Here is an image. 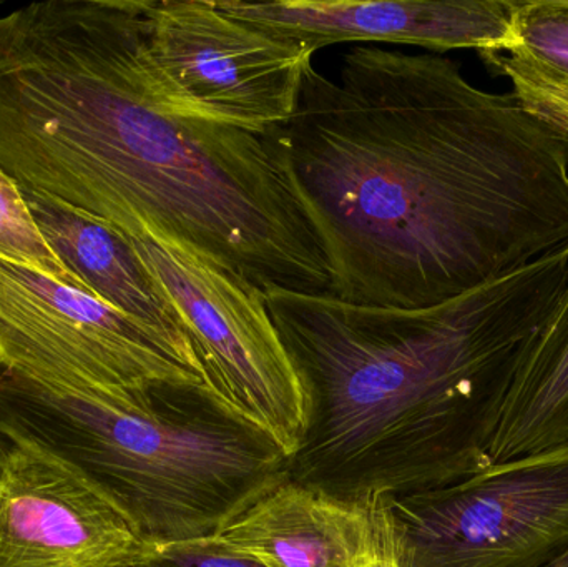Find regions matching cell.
Wrapping results in <instances>:
<instances>
[{"label": "cell", "instance_id": "1", "mask_svg": "<svg viewBox=\"0 0 568 567\" xmlns=\"http://www.w3.org/2000/svg\"><path fill=\"white\" fill-rule=\"evenodd\" d=\"M283 142L344 302L437 305L568 242L566 146L440 53L356 45L336 80L311 62Z\"/></svg>", "mask_w": 568, "mask_h": 567}, {"label": "cell", "instance_id": "2", "mask_svg": "<svg viewBox=\"0 0 568 567\" xmlns=\"http://www.w3.org/2000/svg\"><path fill=\"white\" fill-rule=\"evenodd\" d=\"M145 0H47L0 16V170L26 195L172 243L260 288L327 293L283 126L166 109L143 59Z\"/></svg>", "mask_w": 568, "mask_h": 567}, {"label": "cell", "instance_id": "3", "mask_svg": "<svg viewBox=\"0 0 568 567\" xmlns=\"http://www.w3.org/2000/svg\"><path fill=\"white\" fill-rule=\"evenodd\" d=\"M567 282L568 242L424 308L263 290L306 396L287 479L359 499L443 488L493 466L527 343Z\"/></svg>", "mask_w": 568, "mask_h": 567}, {"label": "cell", "instance_id": "4", "mask_svg": "<svg viewBox=\"0 0 568 567\" xmlns=\"http://www.w3.org/2000/svg\"><path fill=\"white\" fill-rule=\"evenodd\" d=\"M0 425L82 473L146 545L219 535L290 455L206 385L65 392L0 368Z\"/></svg>", "mask_w": 568, "mask_h": 567}, {"label": "cell", "instance_id": "5", "mask_svg": "<svg viewBox=\"0 0 568 567\" xmlns=\"http://www.w3.org/2000/svg\"><path fill=\"white\" fill-rule=\"evenodd\" d=\"M400 567H546L568 551V443L387 496Z\"/></svg>", "mask_w": 568, "mask_h": 567}, {"label": "cell", "instance_id": "6", "mask_svg": "<svg viewBox=\"0 0 568 567\" xmlns=\"http://www.w3.org/2000/svg\"><path fill=\"white\" fill-rule=\"evenodd\" d=\"M314 50L235 19L216 0H145L143 59L176 115L250 132L293 115Z\"/></svg>", "mask_w": 568, "mask_h": 567}, {"label": "cell", "instance_id": "7", "mask_svg": "<svg viewBox=\"0 0 568 567\" xmlns=\"http://www.w3.org/2000/svg\"><path fill=\"white\" fill-rule=\"evenodd\" d=\"M192 340L206 386L291 456L304 438L306 396L265 292L182 246L130 239Z\"/></svg>", "mask_w": 568, "mask_h": 567}, {"label": "cell", "instance_id": "8", "mask_svg": "<svg viewBox=\"0 0 568 567\" xmlns=\"http://www.w3.org/2000/svg\"><path fill=\"white\" fill-rule=\"evenodd\" d=\"M0 368L65 392L206 385L162 333L99 296L0 260Z\"/></svg>", "mask_w": 568, "mask_h": 567}, {"label": "cell", "instance_id": "9", "mask_svg": "<svg viewBox=\"0 0 568 567\" xmlns=\"http://www.w3.org/2000/svg\"><path fill=\"white\" fill-rule=\"evenodd\" d=\"M145 546L82 473L0 425V567H129Z\"/></svg>", "mask_w": 568, "mask_h": 567}, {"label": "cell", "instance_id": "10", "mask_svg": "<svg viewBox=\"0 0 568 567\" xmlns=\"http://www.w3.org/2000/svg\"><path fill=\"white\" fill-rule=\"evenodd\" d=\"M223 12L314 52L344 42L503 52L517 40L520 2L510 0H216Z\"/></svg>", "mask_w": 568, "mask_h": 567}, {"label": "cell", "instance_id": "11", "mask_svg": "<svg viewBox=\"0 0 568 567\" xmlns=\"http://www.w3.org/2000/svg\"><path fill=\"white\" fill-rule=\"evenodd\" d=\"M386 499L339 498L286 478L215 538L272 567H359L383 545Z\"/></svg>", "mask_w": 568, "mask_h": 567}, {"label": "cell", "instance_id": "12", "mask_svg": "<svg viewBox=\"0 0 568 567\" xmlns=\"http://www.w3.org/2000/svg\"><path fill=\"white\" fill-rule=\"evenodd\" d=\"M23 196L47 242L90 293L172 340L205 376L179 312L150 276L129 236L72 210Z\"/></svg>", "mask_w": 568, "mask_h": 567}, {"label": "cell", "instance_id": "13", "mask_svg": "<svg viewBox=\"0 0 568 567\" xmlns=\"http://www.w3.org/2000/svg\"><path fill=\"white\" fill-rule=\"evenodd\" d=\"M567 443L568 282L527 343L490 456L507 462Z\"/></svg>", "mask_w": 568, "mask_h": 567}, {"label": "cell", "instance_id": "14", "mask_svg": "<svg viewBox=\"0 0 568 567\" xmlns=\"http://www.w3.org/2000/svg\"><path fill=\"white\" fill-rule=\"evenodd\" d=\"M480 55L510 80L519 105L568 150V0L520 2L514 45Z\"/></svg>", "mask_w": 568, "mask_h": 567}, {"label": "cell", "instance_id": "15", "mask_svg": "<svg viewBox=\"0 0 568 567\" xmlns=\"http://www.w3.org/2000/svg\"><path fill=\"white\" fill-rule=\"evenodd\" d=\"M0 260L90 293L40 232L22 190L0 170ZM93 295V293H90Z\"/></svg>", "mask_w": 568, "mask_h": 567}, {"label": "cell", "instance_id": "16", "mask_svg": "<svg viewBox=\"0 0 568 567\" xmlns=\"http://www.w3.org/2000/svg\"><path fill=\"white\" fill-rule=\"evenodd\" d=\"M129 567H272L262 559L222 545L215 536L146 545Z\"/></svg>", "mask_w": 568, "mask_h": 567}, {"label": "cell", "instance_id": "17", "mask_svg": "<svg viewBox=\"0 0 568 567\" xmlns=\"http://www.w3.org/2000/svg\"><path fill=\"white\" fill-rule=\"evenodd\" d=\"M359 567H400L394 555L393 543L389 536V519H387V502H386V533H384L383 545L377 549L373 558L367 559Z\"/></svg>", "mask_w": 568, "mask_h": 567}, {"label": "cell", "instance_id": "18", "mask_svg": "<svg viewBox=\"0 0 568 567\" xmlns=\"http://www.w3.org/2000/svg\"><path fill=\"white\" fill-rule=\"evenodd\" d=\"M546 567H568V551L566 555L560 556L559 559H556V561L550 563V565Z\"/></svg>", "mask_w": 568, "mask_h": 567}]
</instances>
